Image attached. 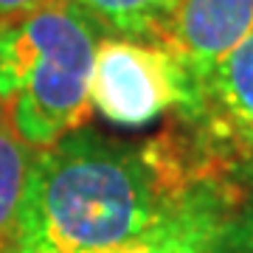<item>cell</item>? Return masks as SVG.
Here are the masks:
<instances>
[{
    "label": "cell",
    "instance_id": "obj_6",
    "mask_svg": "<svg viewBox=\"0 0 253 253\" xmlns=\"http://www.w3.org/2000/svg\"><path fill=\"white\" fill-rule=\"evenodd\" d=\"M242 200L234 174L206 177L161 225L113 253H206Z\"/></svg>",
    "mask_w": 253,
    "mask_h": 253
},
{
    "label": "cell",
    "instance_id": "obj_11",
    "mask_svg": "<svg viewBox=\"0 0 253 253\" xmlns=\"http://www.w3.org/2000/svg\"><path fill=\"white\" fill-rule=\"evenodd\" d=\"M236 177H248V180H253V163H248V166H242V169L236 172Z\"/></svg>",
    "mask_w": 253,
    "mask_h": 253
},
{
    "label": "cell",
    "instance_id": "obj_4",
    "mask_svg": "<svg viewBox=\"0 0 253 253\" xmlns=\"http://www.w3.org/2000/svg\"><path fill=\"white\" fill-rule=\"evenodd\" d=\"M183 121L234 177L253 163V31L208 73L194 116Z\"/></svg>",
    "mask_w": 253,
    "mask_h": 253
},
{
    "label": "cell",
    "instance_id": "obj_10",
    "mask_svg": "<svg viewBox=\"0 0 253 253\" xmlns=\"http://www.w3.org/2000/svg\"><path fill=\"white\" fill-rule=\"evenodd\" d=\"M48 3H54V0H0V28L14 20H23L26 14L42 9Z\"/></svg>",
    "mask_w": 253,
    "mask_h": 253
},
{
    "label": "cell",
    "instance_id": "obj_3",
    "mask_svg": "<svg viewBox=\"0 0 253 253\" xmlns=\"http://www.w3.org/2000/svg\"><path fill=\"white\" fill-rule=\"evenodd\" d=\"M90 107L116 126H146L166 113L191 118L197 84L161 42L104 37L90 76Z\"/></svg>",
    "mask_w": 253,
    "mask_h": 253
},
{
    "label": "cell",
    "instance_id": "obj_7",
    "mask_svg": "<svg viewBox=\"0 0 253 253\" xmlns=\"http://www.w3.org/2000/svg\"><path fill=\"white\" fill-rule=\"evenodd\" d=\"M79 9L110 37L158 42L177 0H76Z\"/></svg>",
    "mask_w": 253,
    "mask_h": 253
},
{
    "label": "cell",
    "instance_id": "obj_9",
    "mask_svg": "<svg viewBox=\"0 0 253 253\" xmlns=\"http://www.w3.org/2000/svg\"><path fill=\"white\" fill-rule=\"evenodd\" d=\"M206 253H253V200H242Z\"/></svg>",
    "mask_w": 253,
    "mask_h": 253
},
{
    "label": "cell",
    "instance_id": "obj_1",
    "mask_svg": "<svg viewBox=\"0 0 253 253\" xmlns=\"http://www.w3.org/2000/svg\"><path fill=\"white\" fill-rule=\"evenodd\" d=\"M214 174L231 172L197 135L121 144L73 129L34 152L9 253H113Z\"/></svg>",
    "mask_w": 253,
    "mask_h": 253
},
{
    "label": "cell",
    "instance_id": "obj_8",
    "mask_svg": "<svg viewBox=\"0 0 253 253\" xmlns=\"http://www.w3.org/2000/svg\"><path fill=\"white\" fill-rule=\"evenodd\" d=\"M31 161H34V149H28L11 132L9 121L0 110V253H9L14 239Z\"/></svg>",
    "mask_w": 253,
    "mask_h": 253
},
{
    "label": "cell",
    "instance_id": "obj_5",
    "mask_svg": "<svg viewBox=\"0 0 253 253\" xmlns=\"http://www.w3.org/2000/svg\"><path fill=\"white\" fill-rule=\"evenodd\" d=\"M251 31L253 0H177L158 42L177 56L200 90L208 73Z\"/></svg>",
    "mask_w": 253,
    "mask_h": 253
},
{
    "label": "cell",
    "instance_id": "obj_2",
    "mask_svg": "<svg viewBox=\"0 0 253 253\" xmlns=\"http://www.w3.org/2000/svg\"><path fill=\"white\" fill-rule=\"evenodd\" d=\"M99 26L54 0L0 28V110L28 149H48L90 118Z\"/></svg>",
    "mask_w": 253,
    "mask_h": 253
}]
</instances>
